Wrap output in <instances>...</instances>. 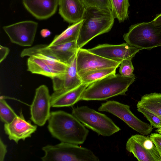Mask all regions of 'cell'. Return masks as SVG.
<instances>
[{"label":"cell","instance_id":"6da1fadb","mask_svg":"<svg viewBox=\"0 0 161 161\" xmlns=\"http://www.w3.org/2000/svg\"><path fill=\"white\" fill-rule=\"evenodd\" d=\"M48 129L52 136L61 142L83 144L89 130L75 117L62 110L51 112Z\"/></svg>","mask_w":161,"mask_h":161},{"label":"cell","instance_id":"7a4b0ae2","mask_svg":"<svg viewBox=\"0 0 161 161\" xmlns=\"http://www.w3.org/2000/svg\"><path fill=\"white\" fill-rule=\"evenodd\" d=\"M115 19L111 10L86 7L76 41L78 48H82L95 37L109 31Z\"/></svg>","mask_w":161,"mask_h":161},{"label":"cell","instance_id":"3957f363","mask_svg":"<svg viewBox=\"0 0 161 161\" xmlns=\"http://www.w3.org/2000/svg\"><path fill=\"white\" fill-rule=\"evenodd\" d=\"M135 78V76L125 77L120 74L109 75L89 85L85 90L81 100L102 101L118 95H125Z\"/></svg>","mask_w":161,"mask_h":161},{"label":"cell","instance_id":"277c9868","mask_svg":"<svg viewBox=\"0 0 161 161\" xmlns=\"http://www.w3.org/2000/svg\"><path fill=\"white\" fill-rule=\"evenodd\" d=\"M123 37L126 43L141 50L161 47V25L153 20L135 24Z\"/></svg>","mask_w":161,"mask_h":161},{"label":"cell","instance_id":"5b68a950","mask_svg":"<svg viewBox=\"0 0 161 161\" xmlns=\"http://www.w3.org/2000/svg\"><path fill=\"white\" fill-rule=\"evenodd\" d=\"M78 145L61 142L48 145L42 149L45 153L43 161H99V158L90 150Z\"/></svg>","mask_w":161,"mask_h":161},{"label":"cell","instance_id":"8992f818","mask_svg":"<svg viewBox=\"0 0 161 161\" xmlns=\"http://www.w3.org/2000/svg\"><path fill=\"white\" fill-rule=\"evenodd\" d=\"M71 114L85 126L98 135L109 136L121 130L106 115L87 106L73 108Z\"/></svg>","mask_w":161,"mask_h":161},{"label":"cell","instance_id":"52a82bcc","mask_svg":"<svg viewBox=\"0 0 161 161\" xmlns=\"http://www.w3.org/2000/svg\"><path fill=\"white\" fill-rule=\"evenodd\" d=\"M98 110L113 114L142 135L150 134L153 128L148 124L142 121L135 116L130 111L129 105L117 101H107L102 103Z\"/></svg>","mask_w":161,"mask_h":161},{"label":"cell","instance_id":"ba28073f","mask_svg":"<svg viewBox=\"0 0 161 161\" xmlns=\"http://www.w3.org/2000/svg\"><path fill=\"white\" fill-rule=\"evenodd\" d=\"M51 107L48 89L46 85H41L36 89L30 106L31 119L39 126H43L50 116Z\"/></svg>","mask_w":161,"mask_h":161},{"label":"cell","instance_id":"9c48e42d","mask_svg":"<svg viewBox=\"0 0 161 161\" xmlns=\"http://www.w3.org/2000/svg\"><path fill=\"white\" fill-rule=\"evenodd\" d=\"M38 25L36 22L27 20L4 26L3 29L12 42L30 47L34 42Z\"/></svg>","mask_w":161,"mask_h":161},{"label":"cell","instance_id":"30bf717a","mask_svg":"<svg viewBox=\"0 0 161 161\" xmlns=\"http://www.w3.org/2000/svg\"><path fill=\"white\" fill-rule=\"evenodd\" d=\"M76 59L77 70L79 76L95 70L111 67L117 68L121 62L106 58L82 48L78 49Z\"/></svg>","mask_w":161,"mask_h":161},{"label":"cell","instance_id":"8fae6325","mask_svg":"<svg viewBox=\"0 0 161 161\" xmlns=\"http://www.w3.org/2000/svg\"><path fill=\"white\" fill-rule=\"evenodd\" d=\"M87 50L106 58L121 62L125 59H132L136 53L141 50L126 43L117 45L108 44L99 45Z\"/></svg>","mask_w":161,"mask_h":161},{"label":"cell","instance_id":"7c38bea8","mask_svg":"<svg viewBox=\"0 0 161 161\" xmlns=\"http://www.w3.org/2000/svg\"><path fill=\"white\" fill-rule=\"evenodd\" d=\"M37 126L33 125L31 121H26L22 111L19 116L9 124H4V129L10 140L17 144L19 141L31 137L37 130Z\"/></svg>","mask_w":161,"mask_h":161},{"label":"cell","instance_id":"4fadbf2b","mask_svg":"<svg viewBox=\"0 0 161 161\" xmlns=\"http://www.w3.org/2000/svg\"><path fill=\"white\" fill-rule=\"evenodd\" d=\"M77 54V53H76ZM76 55L62 75L52 79L54 91H66L74 89L82 83L78 74L76 64Z\"/></svg>","mask_w":161,"mask_h":161},{"label":"cell","instance_id":"5bb4252c","mask_svg":"<svg viewBox=\"0 0 161 161\" xmlns=\"http://www.w3.org/2000/svg\"><path fill=\"white\" fill-rule=\"evenodd\" d=\"M59 0H23L24 6L34 16L39 19H47L56 12Z\"/></svg>","mask_w":161,"mask_h":161},{"label":"cell","instance_id":"9a60e30c","mask_svg":"<svg viewBox=\"0 0 161 161\" xmlns=\"http://www.w3.org/2000/svg\"><path fill=\"white\" fill-rule=\"evenodd\" d=\"M59 13L69 23L83 19L86 7L81 0H59Z\"/></svg>","mask_w":161,"mask_h":161},{"label":"cell","instance_id":"2e32d148","mask_svg":"<svg viewBox=\"0 0 161 161\" xmlns=\"http://www.w3.org/2000/svg\"><path fill=\"white\" fill-rule=\"evenodd\" d=\"M88 85L82 83L78 87L66 91H55L51 95L53 107L72 106L81 100L83 94Z\"/></svg>","mask_w":161,"mask_h":161},{"label":"cell","instance_id":"e0dca14e","mask_svg":"<svg viewBox=\"0 0 161 161\" xmlns=\"http://www.w3.org/2000/svg\"><path fill=\"white\" fill-rule=\"evenodd\" d=\"M46 47L49 55L69 65L76 55L78 49L76 41Z\"/></svg>","mask_w":161,"mask_h":161},{"label":"cell","instance_id":"ac0fdd59","mask_svg":"<svg viewBox=\"0 0 161 161\" xmlns=\"http://www.w3.org/2000/svg\"><path fill=\"white\" fill-rule=\"evenodd\" d=\"M143 108L161 119V93H153L142 96L137 108Z\"/></svg>","mask_w":161,"mask_h":161},{"label":"cell","instance_id":"d6986e66","mask_svg":"<svg viewBox=\"0 0 161 161\" xmlns=\"http://www.w3.org/2000/svg\"><path fill=\"white\" fill-rule=\"evenodd\" d=\"M83 19L72 24L61 34L56 35L48 45L51 46L62 43L77 41Z\"/></svg>","mask_w":161,"mask_h":161},{"label":"cell","instance_id":"ffe728a7","mask_svg":"<svg viewBox=\"0 0 161 161\" xmlns=\"http://www.w3.org/2000/svg\"><path fill=\"white\" fill-rule=\"evenodd\" d=\"M27 66V70L32 74L43 75L51 79L56 76L44 61L34 55L28 58Z\"/></svg>","mask_w":161,"mask_h":161},{"label":"cell","instance_id":"44dd1931","mask_svg":"<svg viewBox=\"0 0 161 161\" xmlns=\"http://www.w3.org/2000/svg\"><path fill=\"white\" fill-rule=\"evenodd\" d=\"M126 148L128 151L132 153L139 161H155L152 156L133 136L127 141Z\"/></svg>","mask_w":161,"mask_h":161},{"label":"cell","instance_id":"7402d4cb","mask_svg":"<svg viewBox=\"0 0 161 161\" xmlns=\"http://www.w3.org/2000/svg\"><path fill=\"white\" fill-rule=\"evenodd\" d=\"M117 68L111 67L92 70L80 75L82 83L89 85L107 76L115 74Z\"/></svg>","mask_w":161,"mask_h":161},{"label":"cell","instance_id":"603a6c76","mask_svg":"<svg viewBox=\"0 0 161 161\" xmlns=\"http://www.w3.org/2000/svg\"><path fill=\"white\" fill-rule=\"evenodd\" d=\"M111 11L115 18L120 23L124 22L129 17V0H109Z\"/></svg>","mask_w":161,"mask_h":161},{"label":"cell","instance_id":"cb8c5ba5","mask_svg":"<svg viewBox=\"0 0 161 161\" xmlns=\"http://www.w3.org/2000/svg\"><path fill=\"white\" fill-rule=\"evenodd\" d=\"M33 55L44 61L56 76L63 75L66 70L68 65L56 58L41 53H36Z\"/></svg>","mask_w":161,"mask_h":161},{"label":"cell","instance_id":"d4e9b609","mask_svg":"<svg viewBox=\"0 0 161 161\" xmlns=\"http://www.w3.org/2000/svg\"><path fill=\"white\" fill-rule=\"evenodd\" d=\"M134 137L144 147L154 158L155 161H161V157L154 143L150 136L136 134Z\"/></svg>","mask_w":161,"mask_h":161},{"label":"cell","instance_id":"484cf974","mask_svg":"<svg viewBox=\"0 0 161 161\" xmlns=\"http://www.w3.org/2000/svg\"><path fill=\"white\" fill-rule=\"evenodd\" d=\"M18 115L7 103L3 96L0 99V117L1 121L4 124H9Z\"/></svg>","mask_w":161,"mask_h":161},{"label":"cell","instance_id":"4316f807","mask_svg":"<svg viewBox=\"0 0 161 161\" xmlns=\"http://www.w3.org/2000/svg\"><path fill=\"white\" fill-rule=\"evenodd\" d=\"M130 59L122 60L120 64L119 72L125 77H132L135 76L133 74L134 68Z\"/></svg>","mask_w":161,"mask_h":161},{"label":"cell","instance_id":"83f0119b","mask_svg":"<svg viewBox=\"0 0 161 161\" xmlns=\"http://www.w3.org/2000/svg\"><path fill=\"white\" fill-rule=\"evenodd\" d=\"M137 108L138 111L142 113L149 121L152 126L158 129L161 128V118L143 108Z\"/></svg>","mask_w":161,"mask_h":161},{"label":"cell","instance_id":"f1b7e54d","mask_svg":"<svg viewBox=\"0 0 161 161\" xmlns=\"http://www.w3.org/2000/svg\"><path fill=\"white\" fill-rule=\"evenodd\" d=\"M86 7H92L111 10L109 0H81Z\"/></svg>","mask_w":161,"mask_h":161},{"label":"cell","instance_id":"f546056e","mask_svg":"<svg viewBox=\"0 0 161 161\" xmlns=\"http://www.w3.org/2000/svg\"><path fill=\"white\" fill-rule=\"evenodd\" d=\"M156 146L161 157V134L159 133H152L149 136Z\"/></svg>","mask_w":161,"mask_h":161},{"label":"cell","instance_id":"4dcf8cb0","mask_svg":"<svg viewBox=\"0 0 161 161\" xmlns=\"http://www.w3.org/2000/svg\"><path fill=\"white\" fill-rule=\"evenodd\" d=\"M7 146L0 139V161H3L7 153Z\"/></svg>","mask_w":161,"mask_h":161},{"label":"cell","instance_id":"1f68e13d","mask_svg":"<svg viewBox=\"0 0 161 161\" xmlns=\"http://www.w3.org/2000/svg\"><path fill=\"white\" fill-rule=\"evenodd\" d=\"M9 52L7 47L0 46V63H1L6 57Z\"/></svg>","mask_w":161,"mask_h":161},{"label":"cell","instance_id":"d6a6232c","mask_svg":"<svg viewBox=\"0 0 161 161\" xmlns=\"http://www.w3.org/2000/svg\"><path fill=\"white\" fill-rule=\"evenodd\" d=\"M40 34L42 37L45 38L50 36L51 33L48 29H44L41 31Z\"/></svg>","mask_w":161,"mask_h":161},{"label":"cell","instance_id":"836d02e7","mask_svg":"<svg viewBox=\"0 0 161 161\" xmlns=\"http://www.w3.org/2000/svg\"><path fill=\"white\" fill-rule=\"evenodd\" d=\"M153 20L156 23L161 25V13L158 15Z\"/></svg>","mask_w":161,"mask_h":161},{"label":"cell","instance_id":"e575fe53","mask_svg":"<svg viewBox=\"0 0 161 161\" xmlns=\"http://www.w3.org/2000/svg\"><path fill=\"white\" fill-rule=\"evenodd\" d=\"M155 131L161 134V128H158L157 130H155Z\"/></svg>","mask_w":161,"mask_h":161}]
</instances>
